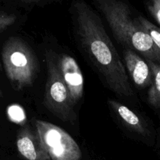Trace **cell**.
<instances>
[{
	"instance_id": "obj_1",
	"label": "cell",
	"mask_w": 160,
	"mask_h": 160,
	"mask_svg": "<svg viewBox=\"0 0 160 160\" xmlns=\"http://www.w3.org/2000/svg\"><path fill=\"white\" fill-rule=\"evenodd\" d=\"M78 34L83 48L109 88L120 96H132L126 68L105 30L101 19L84 2H75Z\"/></svg>"
},
{
	"instance_id": "obj_13",
	"label": "cell",
	"mask_w": 160,
	"mask_h": 160,
	"mask_svg": "<svg viewBox=\"0 0 160 160\" xmlns=\"http://www.w3.org/2000/svg\"><path fill=\"white\" fill-rule=\"evenodd\" d=\"M148 9L160 26V0H152L148 3Z\"/></svg>"
},
{
	"instance_id": "obj_14",
	"label": "cell",
	"mask_w": 160,
	"mask_h": 160,
	"mask_svg": "<svg viewBox=\"0 0 160 160\" xmlns=\"http://www.w3.org/2000/svg\"><path fill=\"white\" fill-rule=\"evenodd\" d=\"M2 95H3V94H2V91L1 88H0V100H1V98H2Z\"/></svg>"
},
{
	"instance_id": "obj_15",
	"label": "cell",
	"mask_w": 160,
	"mask_h": 160,
	"mask_svg": "<svg viewBox=\"0 0 160 160\" xmlns=\"http://www.w3.org/2000/svg\"><path fill=\"white\" fill-rule=\"evenodd\" d=\"M2 70V62H1V61H0V70Z\"/></svg>"
},
{
	"instance_id": "obj_2",
	"label": "cell",
	"mask_w": 160,
	"mask_h": 160,
	"mask_svg": "<svg viewBox=\"0 0 160 160\" xmlns=\"http://www.w3.org/2000/svg\"><path fill=\"white\" fill-rule=\"evenodd\" d=\"M116 38L127 48L139 52L145 60L160 64V53L151 38L131 17L130 6L119 0H95Z\"/></svg>"
},
{
	"instance_id": "obj_11",
	"label": "cell",
	"mask_w": 160,
	"mask_h": 160,
	"mask_svg": "<svg viewBox=\"0 0 160 160\" xmlns=\"http://www.w3.org/2000/svg\"><path fill=\"white\" fill-rule=\"evenodd\" d=\"M138 24L149 35L154 45L160 53V29L157 26L142 16L134 19Z\"/></svg>"
},
{
	"instance_id": "obj_6",
	"label": "cell",
	"mask_w": 160,
	"mask_h": 160,
	"mask_svg": "<svg viewBox=\"0 0 160 160\" xmlns=\"http://www.w3.org/2000/svg\"><path fill=\"white\" fill-rule=\"evenodd\" d=\"M56 62L74 106L84 94V78L81 68L72 56L64 53L56 56Z\"/></svg>"
},
{
	"instance_id": "obj_12",
	"label": "cell",
	"mask_w": 160,
	"mask_h": 160,
	"mask_svg": "<svg viewBox=\"0 0 160 160\" xmlns=\"http://www.w3.org/2000/svg\"><path fill=\"white\" fill-rule=\"evenodd\" d=\"M17 20V17L14 14L7 13V12H0V32L12 26Z\"/></svg>"
},
{
	"instance_id": "obj_4",
	"label": "cell",
	"mask_w": 160,
	"mask_h": 160,
	"mask_svg": "<svg viewBox=\"0 0 160 160\" xmlns=\"http://www.w3.org/2000/svg\"><path fill=\"white\" fill-rule=\"evenodd\" d=\"M56 56L53 52H46L47 80L43 102L45 107L59 120L73 123L76 120L74 106L57 66Z\"/></svg>"
},
{
	"instance_id": "obj_10",
	"label": "cell",
	"mask_w": 160,
	"mask_h": 160,
	"mask_svg": "<svg viewBox=\"0 0 160 160\" xmlns=\"http://www.w3.org/2000/svg\"><path fill=\"white\" fill-rule=\"evenodd\" d=\"M152 73V82L148 90V103L156 109H160V64L146 60Z\"/></svg>"
},
{
	"instance_id": "obj_7",
	"label": "cell",
	"mask_w": 160,
	"mask_h": 160,
	"mask_svg": "<svg viewBox=\"0 0 160 160\" xmlns=\"http://www.w3.org/2000/svg\"><path fill=\"white\" fill-rule=\"evenodd\" d=\"M16 145L20 156L26 160H51L37 131L28 126L23 127L18 131Z\"/></svg>"
},
{
	"instance_id": "obj_9",
	"label": "cell",
	"mask_w": 160,
	"mask_h": 160,
	"mask_svg": "<svg viewBox=\"0 0 160 160\" xmlns=\"http://www.w3.org/2000/svg\"><path fill=\"white\" fill-rule=\"evenodd\" d=\"M109 103L116 113L125 123L127 126L138 134L145 135L147 133L146 127L144 124L141 118L134 113L128 106L121 104L115 100H109Z\"/></svg>"
},
{
	"instance_id": "obj_8",
	"label": "cell",
	"mask_w": 160,
	"mask_h": 160,
	"mask_svg": "<svg viewBox=\"0 0 160 160\" xmlns=\"http://www.w3.org/2000/svg\"><path fill=\"white\" fill-rule=\"evenodd\" d=\"M125 65L131 78L140 88L148 87L152 82V73L146 60L130 48L123 52Z\"/></svg>"
},
{
	"instance_id": "obj_5",
	"label": "cell",
	"mask_w": 160,
	"mask_h": 160,
	"mask_svg": "<svg viewBox=\"0 0 160 160\" xmlns=\"http://www.w3.org/2000/svg\"><path fill=\"white\" fill-rule=\"evenodd\" d=\"M35 128L51 160H80L82 152L74 139L53 123L36 120Z\"/></svg>"
},
{
	"instance_id": "obj_3",
	"label": "cell",
	"mask_w": 160,
	"mask_h": 160,
	"mask_svg": "<svg viewBox=\"0 0 160 160\" xmlns=\"http://www.w3.org/2000/svg\"><path fill=\"white\" fill-rule=\"evenodd\" d=\"M2 61L14 90L21 91L33 85L38 73V61L25 41L19 37L9 38L2 46Z\"/></svg>"
}]
</instances>
